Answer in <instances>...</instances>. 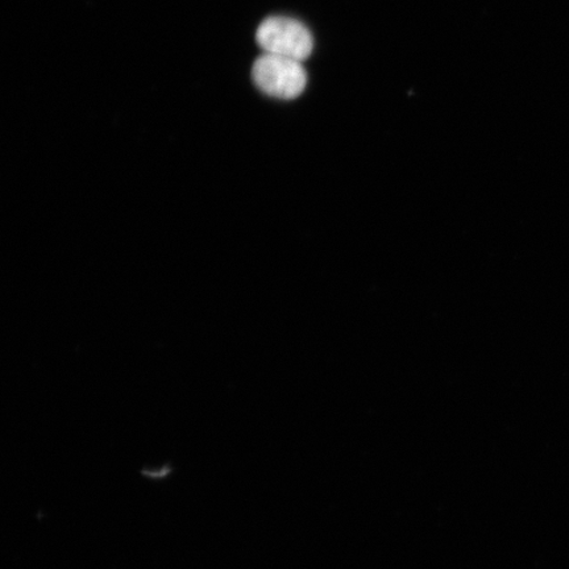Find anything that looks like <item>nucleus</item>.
<instances>
[{
	"mask_svg": "<svg viewBox=\"0 0 569 569\" xmlns=\"http://www.w3.org/2000/svg\"><path fill=\"white\" fill-rule=\"evenodd\" d=\"M252 80L264 94L290 101L305 91L308 73L301 61L264 53L253 63Z\"/></svg>",
	"mask_w": 569,
	"mask_h": 569,
	"instance_id": "obj_1",
	"label": "nucleus"
},
{
	"mask_svg": "<svg viewBox=\"0 0 569 569\" xmlns=\"http://www.w3.org/2000/svg\"><path fill=\"white\" fill-rule=\"evenodd\" d=\"M256 40L268 54L303 62L315 49V38L301 21L287 17L268 18L258 28Z\"/></svg>",
	"mask_w": 569,
	"mask_h": 569,
	"instance_id": "obj_2",
	"label": "nucleus"
}]
</instances>
